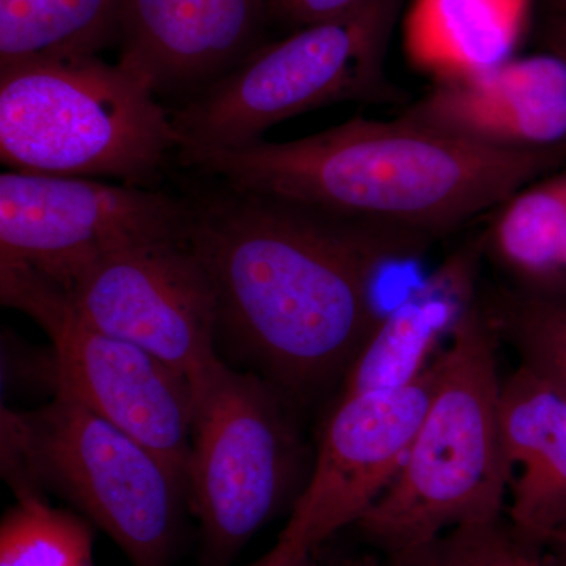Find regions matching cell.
<instances>
[{
	"label": "cell",
	"instance_id": "12",
	"mask_svg": "<svg viewBox=\"0 0 566 566\" xmlns=\"http://www.w3.org/2000/svg\"><path fill=\"white\" fill-rule=\"evenodd\" d=\"M405 117L513 147L566 142V66L545 54L452 74Z\"/></svg>",
	"mask_w": 566,
	"mask_h": 566
},
{
	"label": "cell",
	"instance_id": "2",
	"mask_svg": "<svg viewBox=\"0 0 566 566\" xmlns=\"http://www.w3.org/2000/svg\"><path fill=\"white\" fill-rule=\"evenodd\" d=\"M177 163L238 191L281 197L433 243L566 166V142L513 147L401 117H356L289 142L180 148Z\"/></svg>",
	"mask_w": 566,
	"mask_h": 566
},
{
	"label": "cell",
	"instance_id": "5",
	"mask_svg": "<svg viewBox=\"0 0 566 566\" xmlns=\"http://www.w3.org/2000/svg\"><path fill=\"white\" fill-rule=\"evenodd\" d=\"M3 469L21 497L50 488L114 539L134 566H169L185 483L161 458L69 395L3 411Z\"/></svg>",
	"mask_w": 566,
	"mask_h": 566
},
{
	"label": "cell",
	"instance_id": "23",
	"mask_svg": "<svg viewBox=\"0 0 566 566\" xmlns=\"http://www.w3.org/2000/svg\"><path fill=\"white\" fill-rule=\"evenodd\" d=\"M547 54L554 55L566 66V3H549V17L545 25Z\"/></svg>",
	"mask_w": 566,
	"mask_h": 566
},
{
	"label": "cell",
	"instance_id": "4",
	"mask_svg": "<svg viewBox=\"0 0 566 566\" xmlns=\"http://www.w3.org/2000/svg\"><path fill=\"white\" fill-rule=\"evenodd\" d=\"M155 84L98 55L0 69V158L18 172L153 188L178 136Z\"/></svg>",
	"mask_w": 566,
	"mask_h": 566
},
{
	"label": "cell",
	"instance_id": "14",
	"mask_svg": "<svg viewBox=\"0 0 566 566\" xmlns=\"http://www.w3.org/2000/svg\"><path fill=\"white\" fill-rule=\"evenodd\" d=\"M501 427L513 482L516 539L551 545L566 528V395L521 364L502 381Z\"/></svg>",
	"mask_w": 566,
	"mask_h": 566
},
{
	"label": "cell",
	"instance_id": "16",
	"mask_svg": "<svg viewBox=\"0 0 566 566\" xmlns=\"http://www.w3.org/2000/svg\"><path fill=\"white\" fill-rule=\"evenodd\" d=\"M126 0H0V69L87 57L118 40Z\"/></svg>",
	"mask_w": 566,
	"mask_h": 566
},
{
	"label": "cell",
	"instance_id": "24",
	"mask_svg": "<svg viewBox=\"0 0 566 566\" xmlns=\"http://www.w3.org/2000/svg\"><path fill=\"white\" fill-rule=\"evenodd\" d=\"M251 566H323L315 560L314 554L311 556L300 558H277L273 553H268L266 556L260 558L259 562Z\"/></svg>",
	"mask_w": 566,
	"mask_h": 566
},
{
	"label": "cell",
	"instance_id": "11",
	"mask_svg": "<svg viewBox=\"0 0 566 566\" xmlns=\"http://www.w3.org/2000/svg\"><path fill=\"white\" fill-rule=\"evenodd\" d=\"M44 331L52 340L55 392L69 395L150 449L188 491L192 382L140 346L81 322L69 296Z\"/></svg>",
	"mask_w": 566,
	"mask_h": 566
},
{
	"label": "cell",
	"instance_id": "7",
	"mask_svg": "<svg viewBox=\"0 0 566 566\" xmlns=\"http://www.w3.org/2000/svg\"><path fill=\"white\" fill-rule=\"evenodd\" d=\"M289 403L223 363L196 392L188 495L210 566L229 564L293 493L303 446Z\"/></svg>",
	"mask_w": 566,
	"mask_h": 566
},
{
	"label": "cell",
	"instance_id": "3",
	"mask_svg": "<svg viewBox=\"0 0 566 566\" xmlns=\"http://www.w3.org/2000/svg\"><path fill=\"white\" fill-rule=\"evenodd\" d=\"M497 342L476 293L439 353L438 386L403 468L354 524L387 560L453 528L501 521L512 468L502 439Z\"/></svg>",
	"mask_w": 566,
	"mask_h": 566
},
{
	"label": "cell",
	"instance_id": "9",
	"mask_svg": "<svg viewBox=\"0 0 566 566\" xmlns=\"http://www.w3.org/2000/svg\"><path fill=\"white\" fill-rule=\"evenodd\" d=\"M188 199L92 178L10 170L0 175V260L65 290L107 253L186 237Z\"/></svg>",
	"mask_w": 566,
	"mask_h": 566
},
{
	"label": "cell",
	"instance_id": "21",
	"mask_svg": "<svg viewBox=\"0 0 566 566\" xmlns=\"http://www.w3.org/2000/svg\"><path fill=\"white\" fill-rule=\"evenodd\" d=\"M363 0H268L270 14L292 28L303 29L333 20L354 9Z\"/></svg>",
	"mask_w": 566,
	"mask_h": 566
},
{
	"label": "cell",
	"instance_id": "20",
	"mask_svg": "<svg viewBox=\"0 0 566 566\" xmlns=\"http://www.w3.org/2000/svg\"><path fill=\"white\" fill-rule=\"evenodd\" d=\"M497 527L453 528L422 549L387 560L386 566H488L491 536Z\"/></svg>",
	"mask_w": 566,
	"mask_h": 566
},
{
	"label": "cell",
	"instance_id": "17",
	"mask_svg": "<svg viewBox=\"0 0 566 566\" xmlns=\"http://www.w3.org/2000/svg\"><path fill=\"white\" fill-rule=\"evenodd\" d=\"M524 7L526 0H422L415 28L420 51L461 71L499 65L515 40Z\"/></svg>",
	"mask_w": 566,
	"mask_h": 566
},
{
	"label": "cell",
	"instance_id": "1",
	"mask_svg": "<svg viewBox=\"0 0 566 566\" xmlns=\"http://www.w3.org/2000/svg\"><path fill=\"white\" fill-rule=\"evenodd\" d=\"M188 202L186 241L210 274L219 331L293 403L344 379L382 316L371 293L376 275L431 244L226 185Z\"/></svg>",
	"mask_w": 566,
	"mask_h": 566
},
{
	"label": "cell",
	"instance_id": "8",
	"mask_svg": "<svg viewBox=\"0 0 566 566\" xmlns=\"http://www.w3.org/2000/svg\"><path fill=\"white\" fill-rule=\"evenodd\" d=\"M74 315L99 333L159 357L199 390L222 363L218 300L186 237L117 249L65 289Z\"/></svg>",
	"mask_w": 566,
	"mask_h": 566
},
{
	"label": "cell",
	"instance_id": "15",
	"mask_svg": "<svg viewBox=\"0 0 566 566\" xmlns=\"http://www.w3.org/2000/svg\"><path fill=\"white\" fill-rule=\"evenodd\" d=\"M480 241L436 271L433 277L382 315L342 379L340 398L403 387L433 363L474 303Z\"/></svg>",
	"mask_w": 566,
	"mask_h": 566
},
{
	"label": "cell",
	"instance_id": "22",
	"mask_svg": "<svg viewBox=\"0 0 566 566\" xmlns=\"http://www.w3.org/2000/svg\"><path fill=\"white\" fill-rule=\"evenodd\" d=\"M488 566H546L535 554L527 549L520 539H513L495 528L491 536L490 553H488Z\"/></svg>",
	"mask_w": 566,
	"mask_h": 566
},
{
	"label": "cell",
	"instance_id": "19",
	"mask_svg": "<svg viewBox=\"0 0 566 566\" xmlns=\"http://www.w3.org/2000/svg\"><path fill=\"white\" fill-rule=\"evenodd\" d=\"M0 566H95L92 524L36 495L21 497L0 527Z\"/></svg>",
	"mask_w": 566,
	"mask_h": 566
},
{
	"label": "cell",
	"instance_id": "25",
	"mask_svg": "<svg viewBox=\"0 0 566 566\" xmlns=\"http://www.w3.org/2000/svg\"><path fill=\"white\" fill-rule=\"evenodd\" d=\"M337 566H386L381 562L376 560L375 557H360L352 558V560H345L344 564Z\"/></svg>",
	"mask_w": 566,
	"mask_h": 566
},
{
	"label": "cell",
	"instance_id": "27",
	"mask_svg": "<svg viewBox=\"0 0 566 566\" xmlns=\"http://www.w3.org/2000/svg\"><path fill=\"white\" fill-rule=\"evenodd\" d=\"M549 3H556V6H564L566 0H549Z\"/></svg>",
	"mask_w": 566,
	"mask_h": 566
},
{
	"label": "cell",
	"instance_id": "13",
	"mask_svg": "<svg viewBox=\"0 0 566 566\" xmlns=\"http://www.w3.org/2000/svg\"><path fill=\"white\" fill-rule=\"evenodd\" d=\"M268 0H126L120 61L161 88L214 82L248 57Z\"/></svg>",
	"mask_w": 566,
	"mask_h": 566
},
{
	"label": "cell",
	"instance_id": "10",
	"mask_svg": "<svg viewBox=\"0 0 566 566\" xmlns=\"http://www.w3.org/2000/svg\"><path fill=\"white\" fill-rule=\"evenodd\" d=\"M438 356L409 385L338 400L308 482L271 549L275 557L311 556L335 532L354 526L392 485L438 386Z\"/></svg>",
	"mask_w": 566,
	"mask_h": 566
},
{
	"label": "cell",
	"instance_id": "26",
	"mask_svg": "<svg viewBox=\"0 0 566 566\" xmlns=\"http://www.w3.org/2000/svg\"><path fill=\"white\" fill-rule=\"evenodd\" d=\"M551 545L557 546L558 549L564 551L566 554V528L560 532V534H557L554 536L553 542H551Z\"/></svg>",
	"mask_w": 566,
	"mask_h": 566
},
{
	"label": "cell",
	"instance_id": "18",
	"mask_svg": "<svg viewBox=\"0 0 566 566\" xmlns=\"http://www.w3.org/2000/svg\"><path fill=\"white\" fill-rule=\"evenodd\" d=\"M479 301L497 340L512 345L521 364L566 395V290L501 285L479 292Z\"/></svg>",
	"mask_w": 566,
	"mask_h": 566
},
{
	"label": "cell",
	"instance_id": "6",
	"mask_svg": "<svg viewBox=\"0 0 566 566\" xmlns=\"http://www.w3.org/2000/svg\"><path fill=\"white\" fill-rule=\"evenodd\" d=\"M400 3L363 0L340 17L251 52L170 114L178 150L240 147L305 112L387 98L392 87L386 82V46Z\"/></svg>",
	"mask_w": 566,
	"mask_h": 566
}]
</instances>
